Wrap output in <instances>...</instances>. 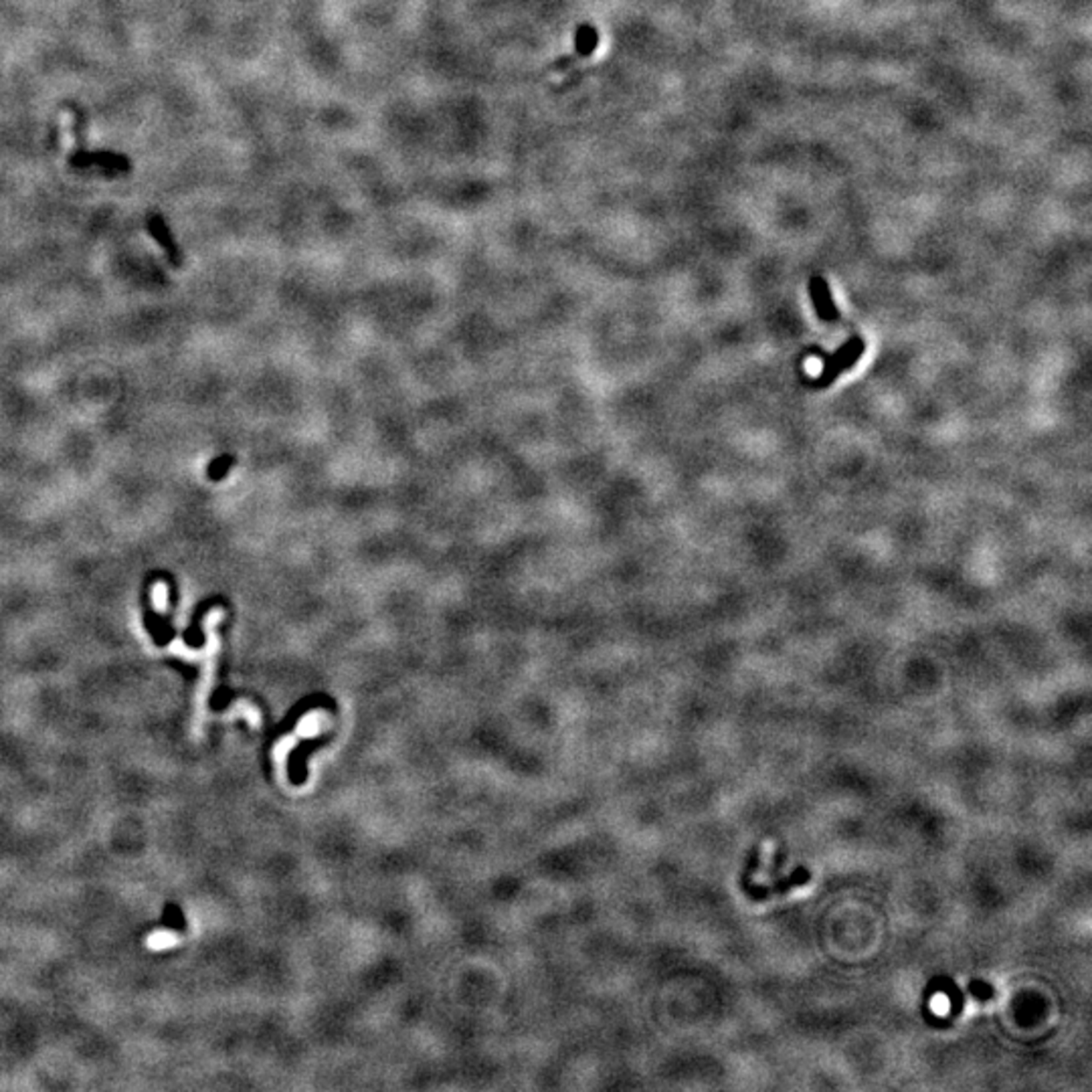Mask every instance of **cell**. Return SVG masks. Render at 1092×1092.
Listing matches in <instances>:
<instances>
[{
    "instance_id": "obj_1",
    "label": "cell",
    "mask_w": 1092,
    "mask_h": 1092,
    "mask_svg": "<svg viewBox=\"0 0 1092 1092\" xmlns=\"http://www.w3.org/2000/svg\"><path fill=\"white\" fill-rule=\"evenodd\" d=\"M864 351H866L864 340L858 338V336H856V338H852V340L845 342V344L839 348V351L833 354V357L828 358V365H825L824 372L819 374V379L813 385H816V386H828L830 383H833V380H836L839 374H842L844 371H850V368L854 366L858 360H860Z\"/></svg>"
},
{
    "instance_id": "obj_2",
    "label": "cell",
    "mask_w": 1092,
    "mask_h": 1092,
    "mask_svg": "<svg viewBox=\"0 0 1092 1092\" xmlns=\"http://www.w3.org/2000/svg\"><path fill=\"white\" fill-rule=\"evenodd\" d=\"M810 296H811L813 308H816V312H817L819 318L825 320V322L839 320V312H838L836 303H833V300H831L828 282H825L824 277H817V275L811 277Z\"/></svg>"
},
{
    "instance_id": "obj_3",
    "label": "cell",
    "mask_w": 1092,
    "mask_h": 1092,
    "mask_svg": "<svg viewBox=\"0 0 1092 1092\" xmlns=\"http://www.w3.org/2000/svg\"><path fill=\"white\" fill-rule=\"evenodd\" d=\"M177 942V935L170 933V930H158L148 936V947L150 949H166Z\"/></svg>"
},
{
    "instance_id": "obj_4",
    "label": "cell",
    "mask_w": 1092,
    "mask_h": 1092,
    "mask_svg": "<svg viewBox=\"0 0 1092 1092\" xmlns=\"http://www.w3.org/2000/svg\"><path fill=\"white\" fill-rule=\"evenodd\" d=\"M933 1007H935V1012H939V1013L947 1012L949 1010V999L942 998V995H936L935 1001H933Z\"/></svg>"
}]
</instances>
